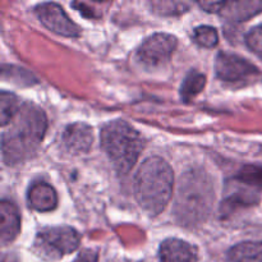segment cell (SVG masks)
Segmentation results:
<instances>
[{
    "label": "cell",
    "mask_w": 262,
    "mask_h": 262,
    "mask_svg": "<svg viewBox=\"0 0 262 262\" xmlns=\"http://www.w3.org/2000/svg\"><path fill=\"white\" fill-rule=\"evenodd\" d=\"M159 258L160 262H197L199 251L196 246L186 241L169 238L161 243Z\"/></svg>",
    "instance_id": "9c48e42d"
},
{
    "label": "cell",
    "mask_w": 262,
    "mask_h": 262,
    "mask_svg": "<svg viewBox=\"0 0 262 262\" xmlns=\"http://www.w3.org/2000/svg\"><path fill=\"white\" fill-rule=\"evenodd\" d=\"M20 215L13 202L3 200L0 204V239L5 246L13 242L19 234Z\"/></svg>",
    "instance_id": "8fae6325"
},
{
    "label": "cell",
    "mask_w": 262,
    "mask_h": 262,
    "mask_svg": "<svg viewBox=\"0 0 262 262\" xmlns=\"http://www.w3.org/2000/svg\"><path fill=\"white\" fill-rule=\"evenodd\" d=\"M215 72L222 81L245 82L255 77L258 69L242 56L232 53H220L215 60Z\"/></svg>",
    "instance_id": "ba28073f"
},
{
    "label": "cell",
    "mask_w": 262,
    "mask_h": 262,
    "mask_svg": "<svg viewBox=\"0 0 262 262\" xmlns=\"http://www.w3.org/2000/svg\"><path fill=\"white\" fill-rule=\"evenodd\" d=\"M174 173L164 159L152 156L143 161L135 176V196L150 216H158L173 197Z\"/></svg>",
    "instance_id": "3957f363"
},
{
    "label": "cell",
    "mask_w": 262,
    "mask_h": 262,
    "mask_svg": "<svg viewBox=\"0 0 262 262\" xmlns=\"http://www.w3.org/2000/svg\"><path fill=\"white\" fill-rule=\"evenodd\" d=\"M2 135L3 163L15 165L30 158L45 136L48 120L40 107L25 104Z\"/></svg>",
    "instance_id": "6da1fadb"
},
{
    "label": "cell",
    "mask_w": 262,
    "mask_h": 262,
    "mask_svg": "<svg viewBox=\"0 0 262 262\" xmlns=\"http://www.w3.org/2000/svg\"><path fill=\"white\" fill-rule=\"evenodd\" d=\"M150 8L155 14L165 15V17H173V15H181L188 12L189 4L184 2H152L150 3Z\"/></svg>",
    "instance_id": "e0dca14e"
},
{
    "label": "cell",
    "mask_w": 262,
    "mask_h": 262,
    "mask_svg": "<svg viewBox=\"0 0 262 262\" xmlns=\"http://www.w3.org/2000/svg\"><path fill=\"white\" fill-rule=\"evenodd\" d=\"M193 38L202 48L211 49L217 45L219 35H217L216 28L212 27V26H199V27L194 28Z\"/></svg>",
    "instance_id": "ac0fdd59"
},
{
    "label": "cell",
    "mask_w": 262,
    "mask_h": 262,
    "mask_svg": "<svg viewBox=\"0 0 262 262\" xmlns=\"http://www.w3.org/2000/svg\"><path fill=\"white\" fill-rule=\"evenodd\" d=\"M3 262H17V260L13 257V255H5L3 257Z\"/></svg>",
    "instance_id": "603a6c76"
},
{
    "label": "cell",
    "mask_w": 262,
    "mask_h": 262,
    "mask_svg": "<svg viewBox=\"0 0 262 262\" xmlns=\"http://www.w3.org/2000/svg\"><path fill=\"white\" fill-rule=\"evenodd\" d=\"M262 12V2H225L220 15L230 22H243Z\"/></svg>",
    "instance_id": "4fadbf2b"
},
{
    "label": "cell",
    "mask_w": 262,
    "mask_h": 262,
    "mask_svg": "<svg viewBox=\"0 0 262 262\" xmlns=\"http://www.w3.org/2000/svg\"><path fill=\"white\" fill-rule=\"evenodd\" d=\"M40 22L51 32L63 37H78L81 30L78 26L67 15L63 8L55 3H42L35 9Z\"/></svg>",
    "instance_id": "52a82bcc"
},
{
    "label": "cell",
    "mask_w": 262,
    "mask_h": 262,
    "mask_svg": "<svg viewBox=\"0 0 262 262\" xmlns=\"http://www.w3.org/2000/svg\"><path fill=\"white\" fill-rule=\"evenodd\" d=\"M225 2H205L199 3L200 7L209 13H220V10L224 7Z\"/></svg>",
    "instance_id": "44dd1931"
},
{
    "label": "cell",
    "mask_w": 262,
    "mask_h": 262,
    "mask_svg": "<svg viewBox=\"0 0 262 262\" xmlns=\"http://www.w3.org/2000/svg\"><path fill=\"white\" fill-rule=\"evenodd\" d=\"M96 261H97L96 255H94L92 252H86L83 253V255L79 256L76 262H96Z\"/></svg>",
    "instance_id": "7402d4cb"
},
{
    "label": "cell",
    "mask_w": 262,
    "mask_h": 262,
    "mask_svg": "<svg viewBox=\"0 0 262 262\" xmlns=\"http://www.w3.org/2000/svg\"><path fill=\"white\" fill-rule=\"evenodd\" d=\"M246 43L253 54L262 59V25L256 26L247 33Z\"/></svg>",
    "instance_id": "ffe728a7"
},
{
    "label": "cell",
    "mask_w": 262,
    "mask_h": 262,
    "mask_svg": "<svg viewBox=\"0 0 262 262\" xmlns=\"http://www.w3.org/2000/svg\"><path fill=\"white\" fill-rule=\"evenodd\" d=\"M28 206L38 212H49L58 205L56 191L45 182H37L30 187L27 192Z\"/></svg>",
    "instance_id": "7c38bea8"
},
{
    "label": "cell",
    "mask_w": 262,
    "mask_h": 262,
    "mask_svg": "<svg viewBox=\"0 0 262 262\" xmlns=\"http://www.w3.org/2000/svg\"><path fill=\"white\" fill-rule=\"evenodd\" d=\"M214 202V184L206 171L191 169L183 173L174 200V215L182 227L202 224L211 214Z\"/></svg>",
    "instance_id": "7a4b0ae2"
},
{
    "label": "cell",
    "mask_w": 262,
    "mask_h": 262,
    "mask_svg": "<svg viewBox=\"0 0 262 262\" xmlns=\"http://www.w3.org/2000/svg\"><path fill=\"white\" fill-rule=\"evenodd\" d=\"M101 147L119 174L129 173L137 163L145 142L141 133L124 120H113L101 128Z\"/></svg>",
    "instance_id": "277c9868"
},
{
    "label": "cell",
    "mask_w": 262,
    "mask_h": 262,
    "mask_svg": "<svg viewBox=\"0 0 262 262\" xmlns=\"http://www.w3.org/2000/svg\"><path fill=\"white\" fill-rule=\"evenodd\" d=\"M230 262H262V242H243L228 252Z\"/></svg>",
    "instance_id": "5bb4252c"
},
{
    "label": "cell",
    "mask_w": 262,
    "mask_h": 262,
    "mask_svg": "<svg viewBox=\"0 0 262 262\" xmlns=\"http://www.w3.org/2000/svg\"><path fill=\"white\" fill-rule=\"evenodd\" d=\"M20 107H22V105H20L19 99L14 94L2 91V94H0V123H2L3 128H5L12 122Z\"/></svg>",
    "instance_id": "2e32d148"
},
{
    "label": "cell",
    "mask_w": 262,
    "mask_h": 262,
    "mask_svg": "<svg viewBox=\"0 0 262 262\" xmlns=\"http://www.w3.org/2000/svg\"><path fill=\"white\" fill-rule=\"evenodd\" d=\"M94 142V135L90 125L83 123L69 124L63 133V143L71 152L86 154Z\"/></svg>",
    "instance_id": "30bf717a"
},
{
    "label": "cell",
    "mask_w": 262,
    "mask_h": 262,
    "mask_svg": "<svg viewBox=\"0 0 262 262\" xmlns=\"http://www.w3.org/2000/svg\"><path fill=\"white\" fill-rule=\"evenodd\" d=\"M176 36L169 33H154L146 38L138 48L136 59L145 68L158 69L170 61L174 51L177 49Z\"/></svg>",
    "instance_id": "8992f818"
},
{
    "label": "cell",
    "mask_w": 262,
    "mask_h": 262,
    "mask_svg": "<svg viewBox=\"0 0 262 262\" xmlns=\"http://www.w3.org/2000/svg\"><path fill=\"white\" fill-rule=\"evenodd\" d=\"M238 179L248 186L262 187V166H245L238 174Z\"/></svg>",
    "instance_id": "d6986e66"
},
{
    "label": "cell",
    "mask_w": 262,
    "mask_h": 262,
    "mask_svg": "<svg viewBox=\"0 0 262 262\" xmlns=\"http://www.w3.org/2000/svg\"><path fill=\"white\" fill-rule=\"evenodd\" d=\"M206 84V77L197 71H191L183 79L181 86V97L184 102H189L193 100L200 92L205 89Z\"/></svg>",
    "instance_id": "9a60e30c"
},
{
    "label": "cell",
    "mask_w": 262,
    "mask_h": 262,
    "mask_svg": "<svg viewBox=\"0 0 262 262\" xmlns=\"http://www.w3.org/2000/svg\"><path fill=\"white\" fill-rule=\"evenodd\" d=\"M79 243L81 235L72 227H51L38 232L33 247L41 258L56 261L74 252Z\"/></svg>",
    "instance_id": "5b68a950"
}]
</instances>
